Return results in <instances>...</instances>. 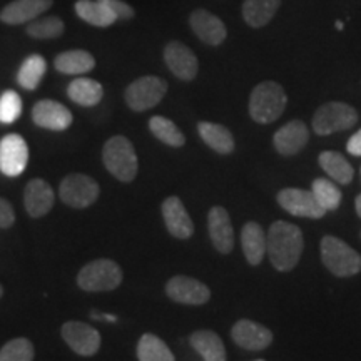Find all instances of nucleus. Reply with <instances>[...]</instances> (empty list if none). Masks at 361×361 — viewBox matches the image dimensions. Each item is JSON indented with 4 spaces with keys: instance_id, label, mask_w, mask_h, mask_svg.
Returning <instances> with one entry per match:
<instances>
[{
    "instance_id": "f257e3e1",
    "label": "nucleus",
    "mask_w": 361,
    "mask_h": 361,
    "mask_svg": "<svg viewBox=\"0 0 361 361\" xmlns=\"http://www.w3.org/2000/svg\"><path fill=\"white\" fill-rule=\"evenodd\" d=\"M266 252L278 271H291L305 250V238L298 226L288 221H274L266 236Z\"/></svg>"
},
{
    "instance_id": "f03ea898",
    "label": "nucleus",
    "mask_w": 361,
    "mask_h": 361,
    "mask_svg": "<svg viewBox=\"0 0 361 361\" xmlns=\"http://www.w3.org/2000/svg\"><path fill=\"white\" fill-rule=\"evenodd\" d=\"M288 96L283 85L274 80H264L252 89L250 96V116L258 124L278 121L286 109Z\"/></svg>"
},
{
    "instance_id": "7ed1b4c3",
    "label": "nucleus",
    "mask_w": 361,
    "mask_h": 361,
    "mask_svg": "<svg viewBox=\"0 0 361 361\" xmlns=\"http://www.w3.org/2000/svg\"><path fill=\"white\" fill-rule=\"evenodd\" d=\"M102 161L106 169L123 183H130L137 176L139 162L135 149L124 135H114L104 144Z\"/></svg>"
},
{
    "instance_id": "20e7f679",
    "label": "nucleus",
    "mask_w": 361,
    "mask_h": 361,
    "mask_svg": "<svg viewBox=\"0 0 361 361\" xmlns=\"http://www.w3.org/2000/svg\"><path fill=\"white\" fill-rule=\"evenodd\" d=\"M322 261L329 273L338 278H350L361 271V255L335 236H324L319 245Z\"/></svg>"
},
{
    "instance_id": "39448f33",
    "label": "nucleus",
    "mask_w": 361,
    "mask_h": 361,
    "mask_svg": "<svg viewBox=\"0 0 361 361\" xmlns=\"http://www.w3.org/2000/svg\"><path fill=\"white\" fill-rule=\"evenodd\" d=\"M123 283V269L112 259H96L79 271L78 284L84 291H112Z\"/></svg>"
},
{
    "instance_id": "423d86ee",
    "label": "nucleus",
    "mask_w": 361,
    "mask_h": 361,
    "mask_svg": "<svg viewBox=\"0 0 361 361\" xmlns=\"http://www.w3.org/2000/svg\"><path fill=\"white\" fill-rule=\"evenodd\" d=\"M358 123V112L346 102H326L313 116V130L318 135H329L348 130Z\"/></svg>"
},
{
    "instance_id": "0eeeda50",
    "label": "nucleus",
    "mask_w": 361,
    "mask_h": 361,
    "mask_svg": "<svg viewBox=\"0 0 361 361\" xmlns=\"http://www.w3.org/2000/svg\"><path fill=\"white\" fill-rule=\"evenodd\" d=\"M166 92H168V82L164 79L156 78V75H144L129 84L124 99L129 109L142 112L156 107L164 99Z\"/></svg>"
},
{
    "instance_id": "6e6552de",
    "label": "nucleus",
    "mask_w": 361,
    "mask_h": 361,
    "mask_svg": "<svg viewBox=\"0 0 361 361\" xmlns=\"http://www.w3.org/2000/svg\"><path fill=\"white\" fill-rule=\"evenodd\" d=\"M99 192H101L99 184L85 174L66 176L64 180L61 183V188H59L61 200L67 206L78 207V209L94 204L97 201Z\"/></svg>"
},
{
    "instance_id": "1a4fd4ad",
    "label": "nucleus",
    "mask_w": 361,
    "mask_h": 361,
    "mask_svg": "<svg viewBox=\"0 0 361 361\" xmlns=\"http://www.w3.org/2000/svg\"><path fill=\"white\" fill-rule=\"evenodd\" d=\"M278 204L284 211L293 216H300V218L319 219L324 218L326 209L316 201L313 191H306V189L298 188H286L281 189L276 196Z\"/></svg>"
},
{
    "instance_id": "9d476101",
    "label": "nucleus",
    "mask_w": 361,
    "mask_h": 361,
    "mask_svg": "<svg viewBox=\"0 0 361 361\" xmlns=\"http://www.w3.org/2000/svg\"><path fill=\"white\" fill-rule=\"evenodd\" d=\"M29 162V146L19 134H7L0 141V171L8 178L22 174Z\"/></svg>"
},
{
    "instance_id": "9b49d317",
    "label": "nucleus",
    "mask_w": 361,
    "mask_h": 361,
    "mask_svg": "<svg viewBox=\"0 0 361 361\" xmlns=\"http://www.w3.org/2000/svg\"><path fill=\"white\" fill-rule=\"evenodd\" d=\"M164 62L176 78L186 80V82L196 79L197 71H200V62H197L196 54L186 44L179 42V40H171L166 45Z\"/></svg>"
},
{
    "instance_id": "f8f14e48",
    "label": "nucleus",
    "mask_w": 361,
    "mask_h": 361,
    "mask_svg": "<svg viewBox=\"0 0 361 361\" xmlns=\"http://www.w3.org/2000/svg\"><path fill=\"white\" fill-rule=\"evenodd\" d=\"M62 338L71 350L80 356H92L101 348V335L97 329L82 322H67L62 324Z\"/></svg>"
},
{
    "instance_id": "ddd939ff",
    "label": "nucleus",
    "mask_w": 361,
    "mask_h": 361,
    "mask_svg": "<svg viewBox=\"0 0 361 361\" xmlns=\"http://www.w3.org/2000/svg\"><path fill=\"white\" fill-rule=\"evenodd\" d=\"M166 295L176 303L200 306L209 301L211 291L200 279L189 276H174L166 284Z\"/></svg>"
},
{
    "instance_id": "4468645a",
    "label": "nucleus",
    "mask_w": 361,
    "mask_h": 361,
    "mask_svg": "<svg viewBox=\"0 0 361 361\" xmlns=\"http://www.w3.org/2000/svg\"><path fill=\"white\" fill-rule=\"evenodd\" d=\"M189 25L197 39L207 45H213V47H218L228 37V29H226L224 22L206 8L192 11L189 16Z\"/></svg>"
},
{
    "instance_id": "2eb2a0df",
    "label": "nucleus",
    "mask_w": 361,
    "mask_h": 361,
    "mask_svg": "<svg viewBox=\"0 0 361 361\" xmlns=\"http://www.w3.org/2000/svg\"><path fill=\"white\" fill-rule=\"evenodd\" d=\"M231 338L238 346L250 351L266 350L273 343V333L251 319H239L231 329Z\"/></svg>"
},
{
    "instance_id": "dca6fc26",
    "label": "nucleus",
    "mask_w": 361,
    "mask_h": 361,
    "mask_svg": "<svg viewBox=\"0 0 361 361\" xmlns=\"http://www.w3.org/2000/svg\"><path fill=\"white\" fill-rule=\"evenodd\" d=\"M310 141V130L303 121L295 119L290 121L288 124H284L281 129L276 130L273 137L274 149L281 156H295L298 152H301L306 147V144Z\"/></svg>"
},
{
    "instance_id": "f3484780",
    "label": "nucleus",
    "mask_w": 361,
    "mask_h": 361,
    "mask_svg": "<svg viewBox=\"0 0 361 361\" xmlns=\"http://www.w3.org/2000/svg\"><path fill=\"white\" fill-rule=\"evenodd\" d=\"M209 238L221 255H229L234 247V229L229 213L223 206H214L207 214Z\"/></svg>"
},
{
    "instance_id": "a211bd4d",
    "label": "nucleus",
    "mask_w": 361,
    "mask_h": 361,
    "mask_svg": "<svg viewBox=\"0 0 361 361\" xmlns=\"http://www.w3.org/2000/svg\"><path fill=\"white\" fill-rule=\"evenodd\" d=\"M52 6L54 0H12L0 12V20L7 25L29 24Z\"/></svg>"
},
{
    "instance_id": "6ab92c4d",
    "label": "nucleus",
    "mask_w": 361,
    "mask_h": 361,
    "mask_svg": "<svg viewBox=\"0 0 361 361\" xmlns=\"http://www.w3.org/2000/svg\"><path fill=\"white\" fill-rule=\"evenodd\" d=\"M32 121L39 128L49 130H66L72 124V112L61 102L44 99L34 106Z\"/></svg>"
},
{
    "instance_id": "aec40b11",
    "label": "nucleus",
    "mask_w": 361,
    "mask_h": 361,
    "mask_svg": "<svg viewBox=\"0 0 361 361\" xmlns=\"http://www.w3.org/2000/svg\"><path fill=\"white\" fill-rule=\"evenodd\" d=\"M162 218L168 231L178 239H188L194 234V223L189 218L186 207L178 196H169L161 206Z\"/></svg>"
},
{
    "instance_id": "412c9836",
    "label": "nucleus",
    "mask_w": 361,
    "mask_h": 361,
    "mask_svg": "<svg viewBox=\"0 0 361 361\" xmlns=\"http://www.w3.org/2000/svg\"><path fill=\"white\" fill-rule=\"evenodd\" d=\"M24 202L30 218H42L54 206L52 188L44 179H32L25 188Z\"/></svg>"
},
{
    "instance_id": "4be33fe9",
    "label": "nucleus",
    "mask_w": 361,
    "mask_h": 361,
    "mask_svg": "<svg viewBox=\"0 0 361 361\" xmlns=\"http://www.w3.org/2000/svg\"><path fill=\"white\" fill-rule=\"evenodd\" d=\"M241 246L243 251H245L247 263L251 266H258L263 261L268 245H266V233L261 228V224L255 223V221H247L243 226Z\"/></svg>"
},
{
    "instance_id": "5701e85b",
    "label": "nucleus",
    "mask_w": 361,
    "mask_h": 361,
    "mask_svg": "<svg viewBox=\"0 0 361 361\" xmlns=\"http://www.w3.org/2000/svg\"><path fill=\"white\" fill-rule=\"evenodd\" d=\"M283 0H245L241 7L243 19L252 29L268 25L281 7Z\"/></svg>"
},
{
    "instance_id": "b1692460",
    "label": "nucleus",
    "mask_w": 361,
    "mask_h": 361,
    "mask_svg": "<svg viewBox=\"0 0 361 361\" xmlns=\"http://www.w3.org/2000/svg\"><path fill=\"white\" fill-rule=\"evenodd\" d=\"M197 133H200L202 141L213 149V151L218 152V154H231L234 147H236L231 130L221 124L201 121L197 124Z\"/></svg>"
},
{
    "instance_id": "393cba45",
    "label": "nucleus",
    "mask_w": 361,
    "mask_h": 361,
    "mask_svg": "<svg viewBox=\"0 0 361 361\" xmlns=\"http://www.w3.org/2000/svg\"><path fill=\"white\" fill-rule=\"evenodd\" d=\"M189 343L204 361H226V348L218 333L200 329L189 336Z\"/></svg>"
},
{
    "instance_id": "a878e982",
    "label": "nucleus",
    "mask_w": 361,
    "mask_h": 361,
    "mask_svg": "<svg viewBox=\"0 0 361 361\" xmlns=\"http://www.w3.org/2000/svg\"><path fill=\"white\" fill-rule=\"evenodd\" d=\"M67 96L72 102L79 104L82 107H92L97 106L102 101L104 89L102 85L94 79L79 78L74 79L67 87Z\"/></svg>"
},
{
    "instance_id": "bb28decb",
    "label": "nucleus",
    "mask_w": 361,
    "mask_h": 361,
    "mask_svg": "<svg viewBox=\"0 0 361 361\" xmlns=\"http://www.w3.org/2000/svg\"><path fill=\"white\" fill-rule=\"evenodd\" d=\"M54 67L61 72V74L67 75H79L85 74V72L92 71L96 67V59L92 54L87 51H67L59 54L54 61Z\"/></svg>"
},
{
    "instance_id": "cd10ccee",
    "label": "nucleus",
    "mask_w": 361,
    "mask_h": 361,
    "mask_svg": "<svg viewBox=\"0 0 361 361\" xmlns=\"http://www.w3.org/2000/svg\"><path fill=\"white\" fill-rule=\"evenodd\" d=\"M319 166L329 178H333L340 184H350L353 180L355 169L346 161V157L336 151H324L318 157Z\"/></svg>"
},
{
    "instance_id": "c85d7f7f",
    "label": "nucleus",
    "mask_w": 361,
    "mask_h": 361,
    "mask_svg": "<svg viewBox=\"0 0 361 361\" xmlns=\"http://www.w3.org/2000/svg\"><path fill=\"white\" fill-rule=\"evenodd\" d=\"M74 8L79 19L94 27H109L117 20L114 13L99 0H78Z\"/></svg>"
},
{
    "instance_id": "c756f323",
    "label": "nucleus",
    "mask_w": 361,
    "mask_h": 361,
    "mask_svg": "<svg viewBox=\"0 0 361 361\" xmlns=\"http://www.w3.org/2000/svg\"><path fill=\"white\" fill-rule=\"evenodd\" d=\"M45 71H47V62L39 54H32L22 62L19 72H17V82L20 87L27 90H34L39 87L40 80H42Z\"/></svg>"
},
{
    "instance_id": "7c9ffc66",
    "label": "nucleus",
    "mask_w": 361,
    "mask_h": 361,
    "mask_svg": "<svg viewBox=\"0 0 361 361\" xmlns=\"http://www.w3.org/2000/svg\"><path fill=\"white\" fill-rule=\"evenodd\" d=\"M149 129L154 134V137L159 139L161 142H164L166 146L183 147L184 142H186L183 130H180L173 121L168 119V117L152 116L151 119H149Z\"/></svg>"
},
{
    "instance_id": "2f4dec72",
    "label": "nucleus",
    "mask_w": 361,
    "mask_h": 361,
    "mask_svg": "<svg viewBox=\"0 0 361 361\" xmlns=\"http://www.w3.org/2000/svg\"><path fill=\"white\" fill-rule=\"evenodd\" d=\"M139 361H176L173 351L159 336L146 333L137 343Z\"/></svg>"
},
{
    "instance_id": "473e14b6",
    "label": "nucleus",
    "mask_w": 361,
    "mask_h": 361,
    "mask_svg": "<svg viewBox=\"0 0 361 361\" xmlns=\"http://www.w3.org/2000/svg\"><path fill=\"white\" fill-rule=\"evenodd\" d=\"M64 22L59 17L52 16V17H42V19H35L32 22H29L27 25V35L32 39H39V40H47V39H57L64 34Z\"/></svg>"
},
{
    "instance_id": "72a5a7b5",
    "label": "nucleus",
    "mask_w": 361,
    "mask_h": 361,
    "mask_svg": "<svg viewBox=\"0 0 361 361\" xmlns=\"http://www.w3.org/2000/svg\"><path fill=\"white\" fill-rule=\"evenodd\" d=\"M311 191H313L316 201H318L326 211H336L338 207H340L343 194L340 189L335 186L333 180L324 178L314 179Z\"/></svg>"
},
{
    "instance_id": "f704fd0d",
    "label": "nucleus",
    "mask_w": 361,
    "mask_h": 361,
    "mask_svg": "<svg viewBox=\"0 0 361 361\" xmlns=\"http://www.w3.org/2000/svg\"><path fill=\"white\" fill-rule=\"evenodd\" d=\"M0 361H34V345L27 338H16L0 350Z\"/></svg>"
},
{
    "instance_id": "c9c22d12",
    "label": "nucleus",
    "mask_w": 361,
    "mask_h": 361,
    "mask_svg": "<svg viewBox=\"0 0 361 361\" xmlns=\"http://www.w3.org/2000/svg\"><path fill=\"white\" fill-rule=\"evenodd\" d=\"M22 114V99L16 90H6L0 96V123L12 124Z\"/></svg>"
},
{
    "instance_id": "e433bc0d",
    "label": "nucleus",
    "mask_w": 361,
    "mask_h": 361,
    "mask_svg": "<svg viewBox=\"0 0 361 361\" xmlns=\"http://www.w3.org/2000/svg\"><path fill=\"white\" fill-rule=\"evenodd\" d=\"M99 2H102L104 6L109 8V11L116 16L117 20L134 19L135 11L129 6V4L123 2V0H99Z\"/></svg>"
},
{
    "instance_id": "4c0bfd02",
    "label": "nucleus",
    "mask_w": 361,
    "mask_h": 361,
    "mask_svg": "<svg viewBox=\"0 0 361 361\" xmlns=\"http://www.w3.org/2000/svg\"><path fill=\"white\" fill-rule=\"evenodd\" d=\"M13 221H16V214H13L12 204L7 200H4V197H0V228H11Z\"/></svg>"
},
{
    "instance_id": "58836bf2",
    "label": "nucleus",
    "mask_w": 361,
    "mask_h": 361,
    "mask_svg": "<svg viewBox=\"0 0 361 361\" xmlns=\"http://www.w3.org/2000/svg\"><path fill=\"white\" fill-rule=\"evenodd\" d=\"M346 151H348L351 156H361V129L348 139V142H346Z\"/></svg>"
},
{
    "instance_id": "ea45409f",
    "label": "nucleus",
    "mask_w": 361,
    "mask_h": 361,
    "mask_svg": "<svg viewBox=\"0 0 361 361\" xmlns=\"http://www.w3.org/2000/svg\"><path fill=\"white\" fill-rule=\"evenodd\" d=\"M90 318L97 319V322H109V323L117 322V316L109 314V313H97V311H92V313H90Z\"/></svg>"
},
{
    "instance_id": "a19ab883",
    "label": "nucleus",
    "mask_w": 361,
    "mask_h": 361,
    "mask_svg": "<svg viewBox=\"0 0 361 361\" xmlns=\"http://www.w3.org/2000/svg\"><path fill=\"white\" fill-rule=\"evenodd\" d=\"M355 207H356V214L360 216L361 218V194L358 197H356V201H355Z\"/></svg>"
},
{
    "instance_id": "79ce46f5",
    "label": "nucleus",
    "mask_w": 361,
    "mask_h": 361,
    "mask_svg": "<svg viewBox=\"0 0 361 361\" xmlns=\"http://www.w3.org/2000/svg\"><path fill=\"white\" fill-rule=\"evenodd\" d=\"M2 295H4V290H2V286H0V298H2Z\"/></svg>"
},
{
    "instance_id": "37998d69",
    "label": "nucleus",
    "mask_w": 361,
    "mask_h": 361,
    "mask_svg": "<svg viewBox=\"0 0 361 361\" xmlns=\"http://www.w3.org/2000/svg\"><path fill=\"white\" fill-rule=\"evenodd\" d=\"M255 361H264V360H255Z\"/></svg>"
}]
</instances>
